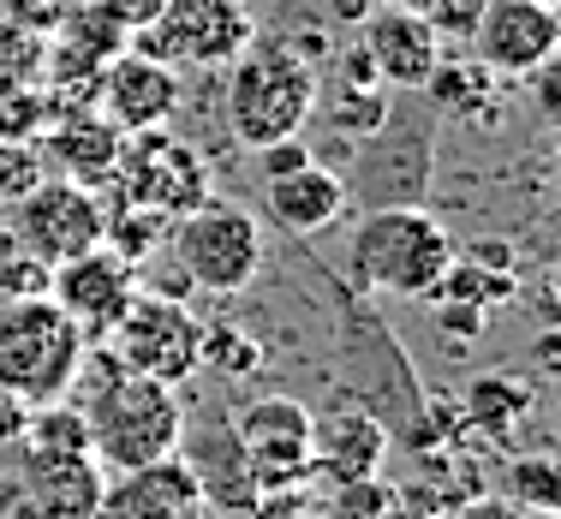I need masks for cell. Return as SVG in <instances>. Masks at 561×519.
Listing matches in <instances>:
<instances>
[{"label": "cell", "instance_id": "obj_1", "mask_svg": "<svg viewBox=\"0 0 561 519\" xmlns=\"http://www.w3.org/2000/svg\"><path fill=\"white\" fill-rule=\"evenodd\" d=\"M66 401H78L90 430V454H96L102 472H138L150 460L180 454L185 436V401L173 382L138 377L108 353L102 341L84 346V365H78V382Z\"/></svg>", "mask_w": 561, "mask_h": 519}, {"label": "cell", "instance_id": "obj_2", "mask_svg": "<svg viewBox=\"0 0 561 519\" xmlns=\"http://www.w3.org/2000/svg\"><path fill=\"white\" fill-rule=\"evenodd\" d=\"M221 119L239 150L299 138L317 114V66L293 43H251L233 66H221Z\"/></svg>", "mask_w": 561, "mask_h": 519}, {"label": "cell", "instance_id": "obj_3", "mask_svg": "<svg viewBox=\"0 0 561 519\" xmlns=\"http://www.w3.org/2000/svg\"><path fill=\"white\" fill-rule=\"evenodd\" d=\"M358 287L394 292V299H431L454 263V233L424 204H382L353 228L346 245Z\"/></svg>", "mask_w": 561, "mask_h": 519}, {"label": "cell", "instance_id": "obj_4", "mask_svg": "<svg viewBox=\"0 0 561 519\" xmlns=\"http://www.w3.org/2000/svg\"><path fill=\"white\" fill-rule=\"evenodd\" d=\"M84 328L60 311L48 292L31 299H0V389L24 406L66 401L84 365Z\"/></svg>", "mask_w": 561, "mask_h": 519}, {"label": "cell", "instance_id": "obj_5", "mask_svg": "<svg viewBox=\"0 0 561 519\" xmlns=\"http://www.w3.org/2000/svg\"><path fill=\"white\" fill-rule=\"evenodd\" d=\"M168 251L180 257L185 287L233 299L263 275V216L239 197H204L168 228Z\"/></svg>", "mask_w": 561, "mask_h": 519}, {"label": "cell", "instance_id": "obj_6", "mask_svg": "<svg viewBox=\"0 0 561 519\" xmlns=\"http://www.w3.org/2000/svg\"><path fill=\"white\" fill-rule=\"evenodd\" d=\"M251 43H257V19L245 0H168L162 19L131 36V48L156 55L173 72H221Z\"/></svg>", "mask_w": 561, "mask_h": 519}, {"label": "cell", "instance_id": "obj_7", "mask_svg": "<svg viewBox=\"0 0 561 519\" xmlns=\"http://www.w3.org/2000/svg\"><path fill=\"white\" fill-rule=\"evenodd\" d=\"M102 346H108L126 370L156 377V382H173V389H180V382L197 370L204 323H197V316L185 311L173 292L138 287V292H131V304L114 316V328L102 335Z\"/></svg>", "mask_w": 561, "mask_h": 519}, {"label": "cell", "instance_id": "obj_8", "mask_svg": "<svg viewBox=\"0 0 561 519\" xmlns=\"http://www.w3.org/2000/svg\"><path fill=\"white\" fill-rule=\"evenodd\" d=\"M7 216H12V245H19L24 257L48 263V269L66 257H78V251H90V245H102V228H108L102 192L72 185V180H60V173L55 180L43 173Z\"/></svg>", "mask_w": 561, "mask_h": 519}, {"label": "cell", "instance_id": "obj_9", "mask_svg": "<svg viewBox=\"0 0 561 519\" xmlns=\"http://www.w3.org/2000/svg\"><path fill=\"white\" fill-rule=\"evenodd\" d=\"M114 185H119L126 204L180 221L185 209H197L209 197V168H204V155H197L192 143H180L168 126H156V131L126 138L119 168H114Z\"/></svg>", "mask_w": 561, "mask_h": 519}, {"label": "cell", "instance_id": "obj_10", "mask_svg": "<svg viewBox=\"0 0 561 519\" xmlns=\"http://www.w3.org/2000/svg\"><path fill=\"white\" fill-rule=\"evenodd\" d=\"M472 60L490 66L502 84H526L561 48V12L550 0H484L472 24Z\"/></svg>", "mask_w": 561, "mask_h": 519}, {"label": "cell", "instance_id": "obj_11", "mask_svg": "<svg viewBox=\"0 0 561 519\" xmlns=\"http://www.w3.org/2000/svg\"><path fill=\"white\" fill-rule=\"evenodd\" d=\"M233 448L257 489L299 484V477H311V412L293 394H263V401L239 406Z\"/></svg>", "mask_w": 561, "mask_h": 519}, {"label": "cell", "instance_id": "obj_12", "mask_svg": "<svg viewBox=\"0 0 561 519\" xmlns=\"http://www.w3.org/2000/svg\"><path fill=\"white\" fill-rule=\"evenodd\" d=\"M131 292H138V275H131V263L108 245H90V251H78V257H66L48 269V299L84 328V341L108 335L114 316L131 304Z\"/></svg>", "mask_w": 561, "mask_h": 519}, {"label": "cell", "instance_id": "obj_13", "mask_svg": "<svg viewBox=\"0 0 561 519\" xmlns=\"http://www.w3.org/2000/svg\"><path fill=\"white\" fill-rule=\"evenodd\" d=\"M96 114L114 119L126 138L168 126V119L180 114V72L162 66L156 55H144V48H119L114 60H102Z\"/></svg>", "mask_w": 561, "mask_h": 519}, {"label": "cell", "instance_id": "obj_14", "mask_svg": "<svg viewBox=\"0 0 561 519\" xmlns=\"http://www.w3.org/2000/svg\"><path fill=\"white\" fill-rule=\"evenodd\" d=\"M358 24H365L358 55L370 60V72H377L389 90H424V78L436 72V60H443V48H448L443 36L419 19V12H407L400 0L370 7Z\"/></svg>", "mask_w": 561, "mask_h": 519}, {"label": "cell", "instance_id": "obj_15", "mask_svg": "<svg viewBox=\"0 0 561 519\" xmlns=\"http://www.w3.org/2000/svg\"><path fill=\"white\" fill-rule=\"evenodd\" d=\"M19 489L24 519H96L108 472L96 454H31L19 448Z\"/></svg>", "mask_w": 561, "mask_h": 519}, {"label": "cell", "instance_id": "obj_16", "mask_svg": "<svg viewBox=\"0 0 561 519\" xmlns=\"http://www.w3.org/2000/svg\"><path fill=\"white\" fill-rule=\"evenodd\" d=\"M382 460H389V430L365 406H335L311 418V477L358 484V477H382Z\"/></svg>", "mask_w": 561, "mask_h": 519}, {"label": "cell", "instance_id": "obj_17", "mask_svg": "<svg viewBox=\"0 0 561 519\" xmlns=\"http://www.w3.org/2000/svg\"><path fill=\"white\" fill-rule=\"evenodd\" d=\"M197 501H204V477H197V465L168 454V460L138 465V472H119V484L102 489L96 519H185Z\"/></svg>", "mask_w": 561, "mask_h": 519}, {"label": "cell", "instance_id": "obj_18", "mask_svg": "<svg viewBox=\"0 0 561 519\" xmlns=\"http://www.w3.org/2000/svg\"><path fill=\"white\" fill-rule=\"evenodd\" d=\"M36 150H43V168H55L60 180L102 192V185H114L126 131H119L114 119H102V114H66L60 126L48 131V143H36Z\"/></svg>", "mask_w": 561, "mask_h": 519}, {"label": "cell", "instance_id": "obj_19", "mask_svg": "<svg viewBox=\"0 0 561 519\" xmlns=\"http://www.w3.org/2000/svg\"><path fill=\"white\" fill-rule=\"evenodd\" d=\"M341 209H346V180L329 173L323 162H305V168L280 173V180H263V216L299 239L335 228Z\"/></svg>", "mask_w": 561, "mask_h": 519}, {"label": "cell", "instance_id": "obj_20", "mask_svg": "<svg viewBox=\"0 0 561 519\" xmlns=\"http://www.w3.org/2000/svg\"><path fill=\"white\" fill-rule=\"evenodd\" d=\"M531 406H538V389H531L526 377H514V370H484V377H472L460 394H454L460 424L478 430V436H490V442H507L514 424L531 418Z\"/></svg>", "mask_w": 561, "mask_h": 519}, {"label": "cell", "instance_id": "obj_21", "mask_svg": "<svg viewBox=\"0 0 561 519\" xmlns=\"http://www.w3.org/2000/svg\"><path fill=\"white\" fill-rule=\"evenodd\" d=\"M436 292H460V299L484 304V311H496L519 292V257L507 239H472V245H454V263L443 275V287Z\"/></svg>", "mask_w": 561, "mask_h": 519}, {"label": "cell", "instance_id": "obj_22", "mask_svg": "<svg viewBox=\"0 0 561 519\" xmlns=\"http://www.w3.org/2000/svg\"><path fill=\"white\" fill-rule=\"evenodd\" d=\"M424 90H431V102L443 108L448 119H472V126H496L502 114V78L490 72V66H478L472 55L466 60H436V72L424 78Z\"/></svg>", "mask_w": 561, "mask_h": 519}, {"label": "cell", "instance_id": "obj_23", "mask_svg": "<svg viewBox=\"0 0 561 519\" xmlns=\"http://www.w3.org/2000/svg\"><path fill=\"white\" fill-rule=\"evenodd\" d=\"M502 489L519 514H561V465L556 454H514L502 472Z\"/></svg>", "mask_w": 561, "mask_h": 519}, {"label": "cell", "instance_id": "obj_24", "mask_svg": "<svg viewBox=\"0 0 561 519\" xmlns=\"http://www.w3.org/2000/svg\"><path fill=\"white\" fill-rule=\"evenodd\" d=\"M197 370H221V377H257V370H263V341L245 335V328H204Z\"/></svg>", "mask_w": 561, "mask_h": 519}, {"label": "cell", "instance_id": "obj_25", "mask_svg": "<svg viewBox=\"0 0 561 519\" xmlns=\"http://www.w3.org/2000/svg\"><path fill=\"white\" fill-rule=\"evenodd\" d=\"M394 489L382 477H358V484H329L323 519H389Z\"/></svg>", "mask_w": 561, "mask_h": 519}, {"label": "cell", "instance_id": "obj_26", "mask_svg": "<svg viewBox=\"0 0 561 519\" xmlns=\"http://www.w3.org/2000/svg\"><path fill=\"white\" fill-rule=\"evenodd\" d=\"M43 150L36 138H0V209H12L36 180H43Z\"/></svg>", "mask_w": 561, "mask_h": 519}, {"label": "cell", "instance_id": "obj_27", "mask_svg": "<svg viewBox=\"0 0 561 519\" xmlns=\"http://www.w3.org/2000/svg\"><path fill=\"white\" fill-rule=\"evenodd\" d=\"M490 311L472 299H460V292H431V328L443 335L448 346H472L478 335H484Z\"/></svg>", "mask_w": 561, "mask_h": 519}, {"label": "cell", "instance_id": "obj_28", "mask_svg": "<svg viewBox=\"0 0 561 519\" xmlns=\"http://www.w3.org/2000/svg\"><path fill=\"white\" fill-rule=\"evenodd\" d=\"M407 12H419L424 24H431L443 43H466L472 36V24H478V7L484 0H400Z\"/></svg>", "mask_w": 561, "mask_h": 519}, {"label": "cell", "instance_id": "obj_29", "mask_svg": "<svg viewBox=\"0 0 561 519\" xmlns=\"http://www.w3.org/2000/svg\"><path fill=\"white\" fill-rule=\"evenodd\" d=\"M245 519H323V496H311L305 477L299 484H275V489H257Z\"/></svg>", "mask_w": 561, "mask_h": 519}, {"label": "cell", "instance_id": "obj_30", "mask_svg": "<svg viewBox=\"0 0 561 519\" xmlns=\"http://www.w3.org/2000/svg\"><path fill=\"white\" fill-rule=\"evenodd\" d=\"M31 292H48V263H36L19 251V263L0 269V299H31Z\"/></svg>", "mask_w": 561, "mask_h": 519}, {"label": "cell", "instance_id": "obj_31", "mask_svg": "<svg viewBox=\"0 0 561 519\" xmlns=\"http://www.w3.org/2000/svg\"><path fill=\"white\" fill-rule=\"evenodd\" d=\"M251 155H257V173H263V180H280V173H293V168L317 162V155L305 150V138H280V143H263V150H251Z\"/></svg>", "mask_w": 561, "mask_h": 519}, {"label": "cell", "instance_id": "obj_32", "mask_svg": "<svg viewBox=\"0 0 561 519\" xmlns=\"http://www.w3.org/2000/svg\"><path fill=\"white\" fill-rule=\"evenodd\" d=\"M443 519H526L507 496H460Z\"/></svg>", "mask_w": 561, "mask_h": 519}, {"label": "cell", "instance_id": "obj_33", "mask_svg": "<svg viewBox=\"0 0 561 519\" xmlns=\"http://www.w3.org/2000/svg\"><path fill=\"white\" fill-rule=\"evenodd\" d=\"M24 424H31V406H24L19 394H7V389H0V454L24 442Z\"/></svg>", "mask_w": 561, "mask_h": 519}, {"label": "cell", "instance_id": "obj_34", "mask_svg": "<svg viewBox=\"0 0 561 519\" xmlns=\"http://www.w3.org/2000/svg\"><path fill=\"white\" fill-rule=\"evenodd\" d=\"M108 7H114V19L126 24L131 36H138L144 24H156V19H162V7H168V0H108Z\"/></svg>", "mask_w": 561, "mask_h": 519}, {"label": "cell", "instance_id": "obj_35", "mask_svg": "<svg viewBox=\"0 0 561 519\" xmlns=\"http://www.w3.org/2000/svg\"><path fill=\"white\" fill-rule=\"evenodd\" d=\"M526 519H561V514H526Z\"/></svg>", "mask_w": 561, "mask_h": 519}]
</instances>
